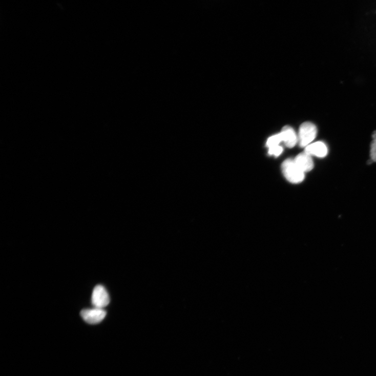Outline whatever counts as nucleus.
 <instances>
[{
    "label": "nucleus",
    "instance_id": "1",
    "mask_svg": "<svg viewBox=\"0 0 376 376\" xmlns=\"http://www.w3.org/2000/svg\"><path fill=\"white\" fill-rule=\"evenodd\" d=\"M282 170L286 179L291 183H299L305 178V173L298 166L294 159L285 160L282 163Z\"/></svg>",
    "mask_w": 376,
    "mask_h": 376
},
{
    "label": "nucleus",
    "instance_id": "2",
    "mask_svg": "<svg viewBox=\"0 0 376 376\" xmlns=\"http://www.w3.org/2000/svg\"><path fill=\"white\" fill-rule=\"evenodd\" d=\"M316 126L310 122L303 123L300 127L298 142L301 147L306 148L317 136Z\"/></svg>",
    "mask_w": 376,
    "mask_h": 376
},
{
    "label": "nucleus",
    "instance_id": "3",
    "mask_svg": "<svg viewBox=\"0 0 376 376\" xmlns=\"http://www.w3.org/2000/svg\"><path fill=\"white\" fill-rule=\"evenodd\" d=\"M110 302L108 292L100 285H97L94 289L92 296V303L95 308L103 309Z\"/></svg>",
    "mask_w": 376,
    "mask_h": 376
},
{
    "label": "nucleus",
    "instance_id": "4",
    "mask_svg": "<svg viewBox=\"0 0 376 376\" xmlns=\"http://www.w3.org/2000/svg\"><path fill=\"white\" fill-rule=\"evenodd\" d=\"M80 315L87 323L95 325L100 323L106 316V312L103 309L95 308L84 309L80 312Z\"/></svg>",
    "mask_w": 376,
    "mask_h": 376
},
{
    "label": "nucleus",
    "instance_id": "5",
    "mask_svg": "<svg viewBox=\"0 0 376 376\" xmlns=\"http://www.w3.org/2000/svg\"><path fill=\"white\" fill-rule=\"evenodd\" d=\"M280 134L282 142L288 148H293L298 142V136L296 132L289 126L284 127Z\"/></svg>",
    "mask_w": 376,
    "mask_h": 376
},
{
    "label": "nucleus",
    "instance_id": "6",
    "mask_svg": "<svg viewBox=\"0 0 376 376\" xmlns=\"http://www.w3.org/2000/svg\"><path fill=\"white\" fill-rule=\"evenodd\" d=\"M294 160L298 166L304 173L310 172L314 168L311 156L305 152L299 154Z\"/></svg>",
    "mask_w": 376,
    "mask_h": 376
},
{
    "label": "nucleus",
    "instance_id": "7",
    "mask_svg": "<svg viewBox=\"0 0 376 376\" xmlns=\"http://www.w3.org/2000/svg\"><path fill=\"white\" fill-rule=\"evenodd\" d=\"M305 152L311 156L314 155L322 158L327 156L328 150L327 145L324 142H317L305 148Z\"/></svg>",
    "mask_w": 376,
    "mask_h": 376
},
{
    "label": "nucleus",
    "instance_id": "8",
    "mask_svg": "<svg viewBox=\"0 0 376 376\" xmlns=\"http://www.w3.org/2000/svg\"><path fill=\"white\" fill-rule=\"evenodd\" d=\"M282 142V140L279 133L268 139L266 142V146L268 148H270L274 146L280 145V144Z\"/></svg>",
    "mask_w": 376,
    "mask_h": 376
},
{
    "label": "nucleus",
    "instance_id": "9",
    "mask_svg": "<svg viewBox=\"0 0 376 376\" xmlns=\"http://www.w3.org/2000/svg\"><path fill=\"white\" fill-rule=\"evenodd\" d=\"M283 151V148L281 146H274L268 148V154L278 157L282 154Z\"/></svg>",
    "mask_w": 376,
    "mask_h": 376
},
{
    "label": "nucleus",
    "instance_id": "10",
    "mask_svg": "<svg viewBox=\"0 0 376 376\" xmlns=\"http://www.w3.org/2000/svg\"><path fill=\"white\" fill-rule=\"evenodd\" d=\"M370 157L373 162H376V138H373L370 147Z\"/></svg>",
    "mask_w": 376,
    "mask_h": 376
}]
</instances>
